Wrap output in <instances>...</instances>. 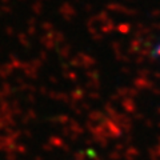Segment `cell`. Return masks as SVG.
I'll use <instances>...</instances> for the list:
<instances>
[{
	"instance_id": "cell-1",
	"label": "cell",
	"mask_w": 160,
	"mask_h": 160,
	"mask_svg": "<svg viewBox=\"0 0 160 160\" xmlns=\"http://www.w3.org/2000/svg\"><path fill=\"white\" fill-rule=\"evenodd\" d=\"M155 53H156L158 56H160V44H159V46L156 47V51H155Z\"/></svg>"
}]
</instances>
